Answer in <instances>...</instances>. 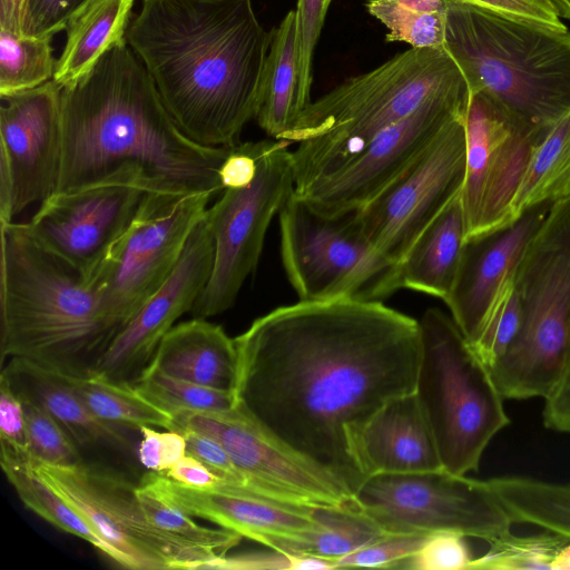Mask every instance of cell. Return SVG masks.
Here are the masks:
<instances>
[{
    "instance_id": "1",
    "label": "cell",
    "mask_w": 570,
    "mask_h": 570,
    "mask_svg": "<svg viewBox=\"0 0 570 570\" xmlns=\"http://www.w3.org/2000/svg\"><path fill=\"white\" fill-rule=\"evenodd\" d=\"M235 343L236 406L353 497L367 479L363 429L387 402L414 392L419 321L382 302L299 301L258 317Z\"/></svg>"
},
{
    "instance_id": "2",
    "label": "cell",
    "mask_w": 570,
    "mask_h": 570,
    "mask_svg": "<svg viewBox=\"0 0 570 570\" xmlns=\"http://www.w3.org/2000/svg\"><path fill=\"white\" fill-rule=\"evenodd\" d=\"M61 131L56 193L106 183L160 195L224 190L219 170L229 148L199 145L178 128L127 40L62 88Z\"/></svg>"
},
{
    "instance_id": "3",
    "label": "cell",
    "mask_w": 570,
    "mask_h": 570,
    "mask_svg": "<svg viewBox=\"0 0 570 570\" xmlns=\"http://www.w3.org/2000/svg\"><path fill=\"white\" fill-rule=\"evenodd\" d=\"M271 39L252 0H142L126 32L178 128L222 148L255 118Z\"/></svg>"
},
{
    "instance_id": "4",
    "label": "cell",
    "mask_w": 570,
    "mask_h": 570,
    "mask_svg": "<svg viewBox=\"0 0 570 570\" xmlns=\"http://www.w3.org/2000/svg\"><path fill=\"white\" fill-rule=\"evenodd\" d=\"M1 360L89 375L125 325L97 285L45 248L27 224L0 223Z\"/></svg>"
},
{
    "instance_id": "5",
    "label": "cell",
    "mask_w": 570,
    "mask_h": 570,
    "mask_svg": "<svg viewBox=\"0 0 570 570\" xmlns=\"http://www.w3.org/2000/svg\"><path fill=\"white\" fill-rule=\"evenodd\" d=\"M469 90L455 61L440 48H410L381 66L345 79L299 115L285 140L295 191L358 156L386 127L425 102Z\"/></svg>"
},
{
    "instance_id": "6",
    "label": "cell",
    "mask_w": 570,
    "mask_h": 570,
    "mask_svg": "<svg viewBox=\"0 0 570 570\" xmlns=\"http://www.w3.org/2000/svg\"><path fill=\"white\" fill-rule=\"evenodd\" d=\"M444 47L469 92L549 128L570 111V30H557L448 0Z\"/></svg>"
},
{
    "instance_id": "7",
    "label": "cell",
    "mask_w": 570,
    "mask_h": 570,
    "mask_svg": "<svg viewBox=\"0 0 570 570\" xmlns=\"http://www.w3.org/2000/svg\"><path fill=\"white\" fill-rule=\"evenodd\" d=\"M420 361L414 393L432 432L442 468L478 471L492 439L510 417L490 366L452 317L429 308L419 321Z\"/></svg>"
},
{
    "instance_id": "8",
    "label": "cell",
    "mask_w": 570,
    "mask_h": 570,
    "mask_svg": "<svg viewBox=\"0 0 570 570\" xmlns=\"http://www.w3.org/2000/svg\"><path fill=\"white\" fill-rule=\"evenodd\" d=\"M520 330L491 366L504 399L549 396L570 362V198L552 205L515 273Z\"/></svg>"
},
{
    "instance_id": "9",
    "label": "cell",
    "mask_w": 570,
    "mask_h": 570,
    "mask_svg": "<svg viewBox=\"0 0 570 570\" xmlns=\"http://www.w3.org/2000/svg\"><path fill=\"white\" fill-rule=\"evenodd\" d=\"M281 253L302 302H382L400 288V265L364 234L356 210L331 216L293 193L279 210Z\"/></svg>"
},
{
    "instance_id": "10",
    "label": "cell",
    "mask_w": 570,
    "mask_h": 570,
    "mask_svg": "<svg viewBox=\"0 0 570 570\" xmlns=\"http://www.w3.org/2000/svg\"><path fill=\"white\" fill-rule=\"evenodd\" d=\"M35 466L100 538L105 554L122 568L209 570L224 559L153 525L140 507L137 484L121 474L81 462Z\"/></svg>"
},
{
    "instance_id": "11",
    "label": "cell",
    "mask_w": 570,
    "mask_h": 570,
    "mask_svg": "<svg viewBox=\"0 0 570 570\" xmlns=\"http://www.w3.org/2000/svg\"><path fill=\"white\" fill-rule=\"evenodd\" d=\"M289 144L266 140L253 179L225 188L207 208L205 219L214 240V263L190 311L194 317L207 318L230 308L256 268L269 223L295 188Z\"/></svg>"
},
{
    "instance_id": "12",
    "label": "cell",
    "mask_w": 570,
    "mask_h": 570,
    "mask_svg": "<svg viewBox=\"0 0 570 570\" xmlns=\"http://www.w3.org/2000/svg\"><path fill=\"white\" fill-rule=\"evenodd\" d=\"M353 502L385 533L450 531L490 543L510 533L513 524L487 480L444 469L373 475Z\"/></svg>"
},
{
    "instance_id": "13",
    "label": "cell",
    "mask_w": 570,
    "mask_h": 570,
    "mask_svg": "<svg viewBox=\"0 0 570 570\" xmlns=\"http://www.w3.org/2000/svg\"><path fill=\"white\" fill-rule=\"evenodd\" d=\"M212 197L146 194L129 227L90 277L125 326L171 275Z\"/></svg>"
},
{
    "instance_id": "14",
    "label": "cell",
    "mask_w": 570,
    "mask_h": 570,
    "mask_svg": "<svg viewBox=\"0 0 570 570\" xmlns=\"http://www.w3.org/2000/svg\"><path fill=\"white\" fill-rule=\"evenodd\" d=\"M464 129L461 202L466 240L512 224V203L532 150L548 128L525 124L488 95L473 92Z\"/></svg>"
},
{
    "instance_id": "15",
    "label": "cell",
    "mask_w": 570,
    "mask_h": 570,
    "mask_svg": "<svg viewBox=\"0 0 570 570\" xmlns=\"http://www.w3.org/2000/svg\"><path fill=\"white\" fill-rule=\"evenodd\" d=\"M464 117L449 122L429 148L367 205L356 210L372 245L399 264L463 186Z\"/></svg>"
},
{
    "instance_id": "16",
    "label": "cell",
    "mask_w": 570,
    "mask_h": 570,
    "mask_svg": "<svg viewBox=\"0 0 570 570\" xmlns=\"http://www.w3.org/2000/svg\"><path fill=\"white\" fill-rule=\"evenodd\" d=\"M469 99L464 90L425 102L380 131L353 160L295 193L325 215L361 209L412 165L449 122L465 116Z\"/></svg>"
},
{
    "instance_id": "17",
    "label": "cell",
    "mask_w": 570,
    "mask_h": 570,
    "mask_svg": "<svg viewBox=\"0 0 570 570\" xmlns=\"http://www.w3.org/2000/svg\"><path fill=\"white\" fill-rule=\"evenodd\" d=\"M61 90L51 79L0 97V223H11L26 207L57 191Z\"/></svg>"
},
{
    "instance_id": "18",
    "label": "cell",
    "mask_w": 570,
    "mask_h": 570,
    "mask_svg": "<svg viewBox=\"0 0 570 570\" xmlns=\"http://www.w3.org/2000/svg\"><path fill=\"white\" fill-rule=\"evenodd\" d=\"M171 430H193L219 442L250 489L294 505H342L353 499L336 481L268 439L237 406L173 417Z\"/></svg>"
},
{
    "instance_id": "19",
    "label": "cell",
    "mask_w": 570,
    "mask_h": 570,
    "mask_svg": "<svg viewBox=\"0 0 570 570\" xmlns=\"http://www.w3.org/2000/svg\"><path fill=\"white\" fill-rule=\"evenodd\" d=\"M146 194L121 183L58 191L41 203L27 226L45 248L90 278L131 224Z\"/></svg>"
},
{
    "instance_id": "20",
    "label": "cell",
    "mask_w": 570,
    "mask_h": 570,
    "mask_svg": "<svg viewBox=\"0 0 570 570\" xmlns=\"http://www.w3.org/2000/svg\"><path fill=\"white\" fill-rule=\"evenodd\" d=\"M213 263L214 240L204 216L171 275L114 338L89 375L134 383L176 321L193 309L210 277Z\"/></svg>"
},
{
    "instance_id": "21",
    "label": "cell",
    "mask_w": 570,
    "mask_h": 570,
    "mask_svg": "<svg viewBox=\"0 0 570 570\" xmlns=\"http://www.w3.org/2000/svg\"><path fill=\"white\" fill-rule=\"evenodd\" d=\"M552 205L531 207L509 226L465 240L453 287L444 303L471 344L478 340L497 302L514 283L519 263Z\"/></svg>"
},
{
    "instance_id": "22",
    "label": "cell",
    "mask_w": 570,
    "mask_h": 570,
    "mask_svg": "<svg viewBox=\"0 0 570 570\" xmlns=\"http://www.w3.org/2000/svg\"><path fill=\"white\" fill-rule=\"evenodd\" d=\"M141 479L194 518L213 522L267 548L275 540L323 527L316 515L317 507L277 502L222 481L209 487H190L154 471Z\"/></svg>"
},
{
    "instance_id": "23",
    "label": "cell",
    "mask_w": 570,
    "mask_h": 570,
    "mask_svg": "<svg viewBox=\"0 0 570 570\" xmlns=\"http://www.w3.org/2000/svg\"><path fill=\"white\" fill-rule=\"evenodd\" d=\"M360 459L367 479L443 469L414 392L391 400L370 419L361 434Z\"/></svg>"
},
{
    "instance_id": "24",
    "label": "cell",
    "mask_w": 570,
    "mask_h": 570,
    "mask_svg": "<svg viewBox=\"0 0 570 570\" xmlns=\"http://www.w3.org/2000/svg\"><path fill=\"white\" fill-rule=\"evenodd\" d=\"M142 373H160L235 393L238 380L235 338L219 325L194 317L168 331Z\"/></svg>"
},
{
    "instance_id": "25",
    "label": "cell",
    "mask_w": 570,
    "mask_h": 570,
    "mask_svg": "<svg viewBox=\"0 0 570 570\" xmlns=\"http://www.w3.org/2000/svg\"><path fill=\"white\" fill-rule=\"evenodd\" d=\"M1 374L19 396L52 415L78 446L101 444L128 449L129 440L121 428L95 416L69 384L65 373L26 358L12 357L2 367Z\"/></svg>"
},
{
    "instance_id": "26",
    "label": "cell",
    "mask_w": 570,
    "mask_h": 570,
    "mask_svg": "<svg viewBox=\"0 0 570 570\" xmlns=\"http://www.w3.org/2000/svg\"><path fill=\"white\" fill-rule=\"evenodd\" d=\"M465 235L460 191L423 230L400 263L402 287L445 301L459 271Z\"/></svg>"
},
{
    "instance_id": "27",
    "label": "cell",
    "mask_w": 570,
    "mask_h": 570,
    "mask_svg": "<svg viewBox=\"0 0 570 570\" xmlns=\"http://www.w3.org/2000/svg\"><path fill=\"white\" fill-rule=\"evenodd\" d=\"M302 111L298 97L296 12L289 10L272 30L255 119L268 136L285 140Z\"/></svg>"
},
{
    "instance_id": "28",
    "label": "cell",
    "mask_w": 570,
    "mask_h": 570,
    "mask_svg": "<svg viewBox=\"0 0 570 570\" xmlns=\"http://www.w3.org/2000/svg\"><path fill=\"white\" fill-rule=\"evenodd\" d=\"M135 0H91L67 24V40L52 80L65 88L86 75L114 46L126 40Z\"/></svg>"
},
{
    "instance_id": "29",
    "label": "cell",
    "mask_w": 570,
    "mask_h": 570,
    "mask_svg": "<svg viewBox=\"0 0 570 570\" xmlns=\"http://www.w3.org/2000/svg\"><path fill=\"white\" fill-rule=\"evenodd\" d=\"M570 198V111L535 145L511 206L512 223L527 209Z\"/></svg>"
},
{
    "instance_id": "30",
    "label": "cell",
    "mask_w": 570,
    "mask_h": 570,
    "mask_svg": "<svg viewBox=\"0 0 570 570\" xmlns=\"http://www.w3.org/2000/svg\"><path fill=\"white\" fill-rule=\"evenodd\" d=\"M316 515L323 524L321 529L278 539L269 549L318 557L335 563L337 559L386 534L355 507L353 499L342 505L317 507Z\"/></svg>"
},
{
    "instance_id": "31",
    "label": "cell",
    "mask_w": 570,
    "mask_h": 570,
    "mask_svg": "<svg viewBox=\"0 0 570 570\" xmlns=\"http://www.w3.org/2000/svg\"><path fill=\"white\" fill-rule=\"evenodd\" d=\"M513 523H529L570 540V483L528 476L487 480Z\"/></svg>"
},
{
    "instance_id": "32",
    "label": "cell",
    "mask_w": 570,
    "mask_h": 570,
    "mask_svg": "<svg viewBox=\"0 0 570 570\" xmlns=\"http://www.w3.org/2000/svg\"><path fill=\"white\" fill-rule=\"evenodd\" d=\"M2 471L21 502L56 528L73 534L105 553V546L95 531L62 497L38 473L28 454H19L1 448Z\"/></svg>"
},
{
    "instance_id": "33",
    "label": "cell",
    "mask_w": 570,
    "mask_h": 570,
    "mask_svg": "<svg viewBox=\"0 0 570 570\" xmlns=\"http://www.w3.org/2000/svg\"><path fill=\"white\" fill-rule=\"evenodd\" d=\"M65 375L90 412L101 421L137 430L146 425L171 430L173 416L140 395L132 383Z\"/></svg>"
},
{
    "instance_id": "34",
    "label": "cell",
    "mask_w": 570,
    "mask_h": 570,
    "mask_svg": "<svg viewBox=\"0 0 570 570\" xmlns=\"http://www.w3.org/2000/svg\"><path fill=\"white\" fill-rule=\"evenodd\" d=\"M364 6L387 29L385 41L444 47L448 0H367Z\"/></svg>"
},
{
    "instance_id": "35",
    "label": "cell",
    "mask_w": 570,
    "mask_h": 570,
    "mask_svg": "<svg viewBox=\"0 0 570 570\" xmlns=\"http://www.w3.org/2000/svg\"><path fill=\"white\" fill-rule=\"evenodd\" d=\"M51 39L0 28V97L36 88L53 78L57 60Z\"/></svg>"
},
{
    "instance_id": "36",
    "label": "cell",
    "mask_w": 570,
    "mask_h": 570,
    "mask_svg": "<svg viewBox=\"0 0 570 570\" xmlns=\"http://www.w3.org/2000/svg\"><path fill=\"white\" fill-rule=\"evenodd\" d=\"M136 493L147 520L153 525L220 558H225L243 538L224 528L214 529L198 524L193 515L168 502L142 479L137 484Z\"/></svg>"
},
{
    "instance_id": "37",
    "label": "cell",
    "mask_w": 570,
    "mask_h": 570,
    "mask_svg": "<svg viewBox=\"0 0 570 570\" xmlns=\"http://www.w3.org/2000/svg\"><path fill=\"white\" fill-rule=\"evenodd\" d=\"M132 384L140 395L173 417L186 412H217L236 406L233 392L160 373H142Z\"/></svg>"
},
{
    "instance_id": "38",
    "label": "cell",
    "mask_w": 570,
    "mask_h": 570,
    "mask_svg": "<svg viewBox=\"0 0 570 570\" xmlns=\"http://www.w3.org/2000/svg\"><path fill=\"white\" fill-rule=\"evenodd\" d=\"M569 541L550 531L535 535L510 532L490 542L484 554L473 558L469 570L552 569L558 552Z\"/></svg>"
},
{
    "instance_id": "39",
    "label": "cell",
    "mask_w": 570,
    "mask_h": 570,
    "mask_svg": "<svg viewBox=\"0 0 570 570\" xmlns=\"http://www.w3.org/2000/svg\"><path fill=\"white\" fill-rule=\"evenodd\" d=\"M27 444L37 463L69 466L80 463L78 444L66 429L46 410L21 397Z\"/></svg>"
},
{
    "instance_id": "40",
    "label": "cell",
    "mask_w": 570,
    "mask_h": 570,
    "mask_svg": "<svg viewBox=\"0 0 570 570\" xmlns=\"http://www.w3.org/2000/svg\"><path fill=\"white\" fill-rule=\"evenodd\" d=\"M522 322V305L514 283L503 293L492 308L482 331L472 346L491 366L515 338Z\"/></svg>"
},
{
    "instance_id": "41",
    "label": "cell",
    "mask_w": 570,
    "mask_h": 570,
    "mask_svg": "<svg viewBox=\"0 0 570 570\" xmlns=\"http://www.w3.org/2000/svg\"><path fill=\"white\" fill-rule=\"evenodd\" d=\"M332 0H297L296 41L298 52V97L303 110L312 102L313 57Z\"/></svg>"
},
{
    "instance_id": "42",
    "label": "cell",
    "mask_w": 570,
    "mask_h": 570,
    "mask_svg": "<svg viewBox=\"0 0 570 570\" xmlns=\"http://www.w3.org/2000/svg\"><path fill=\"white\" fill-rule=\"evenodd\" d=\"M431 534L386 533L377 540L337 559L334 568L365 567L394 569L400 561L415 554L425 544Z\"/></svg>"
},
{
    "instance_id": "43",
    "label": "cell",
    "mask_w": 570,
    "mask_h": 570,
    "mask_svg": "<svg viewBox=\"0 0 570 570\" xmlns=\"http://www.w3.org/2000/svg\"><path fill=\"white\" fill-rule=\"evenodd\" d=\"M464 538L460 533L450 531L432 533L415 554L400 561L394 569H469L473 558Z\"/></svg>"
},
{
    "instance_id": "44",
    "label": "cell",
    "mask_w": 570,
    "mask_h": 570,
    "mask_svg": "<svg viewBox=\"0 0 570 570\" xmlns=\"http://www.w3.org/2000/svg\"><path fill=\"white\" fill-rule=\"evenodd\" d=\"M91 0H24L21 35L52 38Z\"/></svg>"
},
{
    "instance_id": "45",
    "label": "cell",
    "mask_w": 570,
    "mask_h": 570,
    "mask_svg": "<svg viewBox=\"0 0 570 570\" xmlns=\"http://www.w3.org/2000/svg\"><path fill=\"white\" fill-rule=\"evenodd\" d=\"M138 431L142 435L138 446V458L149 471L165 472L187 454L186 438L178 431L158 432L147 425Z\"/></svg>"
},
{
    "instance_id": "46",
    "label": "cell",
    "mask_w": 570,
    "mask_h": 570,
    "mask_svg": "<svg viewBox=\"0 0 570 570\" xmlns=\"http://www.w3.org/2000/svg\"><path fill=\"white\" fill-rule=\"evenodd\" d=\"M178 432L186 438L187 453L202 461L222 482L253 491L246 478L219 442L193 430H180Z\"/></svg>"
},
{
    "instance_id": "47",
    "label": "cell",
    "mask_w": 570,
    "mask_h": 570,
    "mask_svg": "<svg viewBox=\"0 0 570 570\" xmlns=\"http://www.w3.org/2000/svg\"><path fill=\"white\" fill-rule=\"evenodd\" d=\"M512 19L557 30L568 29L550 0H460Z\"/></svg>"
},
{
    "instance_id": "48",
    "label": "cell",
    "mask_w": 570,
    "mask_h": 570,
    "mask_svg": "<svg viewBox=\"0 0 570 570\" xmlns=\"http://www.w3.org/2000/svg\"><path fill=\"white\" fill-rule=\"evenodd\" d=\"M0 445L29 454L22 401L4 375H0Z\"/></svg>"
},
{
    "instance_id": "49",
    "label": "cell",
    "mask_w": 570,
    "mask_h": 570,
    "mask_svg": "<svg viewBox=\"0 0 570 570\" xmlns=\"http://www.w3.org/2000/svg\"><path fill=\"white\" fill-rule=\"evenodd\" d=\"M542 417L548 430L570 433V362L557 387L544 399Z\"/></svg>"
},
{
    "instance_id": "50",
    "label": "cell",
    "mask_w": 570,
    "mask_h": 570,
    "mask_svg": "<svg viewBox=\"0 0 570 570\" xmlns=\"http://www.w3.org/2000/svg\"><path fill=\"white\" fill-rule=\"evenodd\" d=\"M163 473L190 487H209L220 481L202 461L188 453Z\"/></svg>"
},
{
    "instance_id": "51",
    "label": "cell",
    "mask_w": 570,
    "mask_h": 570,
    "mask_svg": "<svg viewBox=\"0 0 570 570\" xmlns=\"http://www.w3.org/2000/svg\"><path fill=\"white\" fill-rule=\"evenodd\" d=\"M24 0H0V28L21 35Z\"/></svg>"
},
{
    "instance_id": "52",
    "label": "cell",
    "mask_w": 570,
    "mask_h": 570,
    "mask_svg": "<svg viewBox=\"0 0 570 570\" xmlns=\"http://www.w3.org/2000/svg\"><path fill=\"white\" fill-rule=\"evenodd\" d=\"M552 570H570V541L558 552Z\"/></svg>"
},
{
    "instance_id": "53",
    "label": "cell",
    "mask_w": 570,
    "mask_h": 570,
    "mask_svg": "<svg viewBox=\"0 0 570 570\" xmlns=\"http://www.w3.org/2000/svg\"><path fill=\"white\" fill-rule=\"evenodd\" d=\"M554 6L559 17L570 20V0H550Z\"/></svg>"
}]
</instances>
